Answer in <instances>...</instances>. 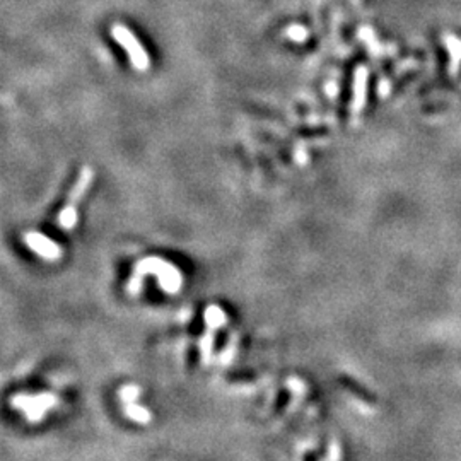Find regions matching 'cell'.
<instances>
[{"instance_id":"3957f363","label":"cell","mask_w":461,"mask_h":461,"mask_svg":"<svg viewBox=\"0 0 461 461\" xmlns=\"http://www.w3.org/2000/svg\"><path fill=\"white\" fill-rule=\"evenodd\" d=\"M24 243L28 245V248H31L34 253L40 255L41 258L48 260V262H55V260H58L62 256V248L41 233L31 231V233L24 234Z\"/></svg>"},{"instance_id":"8992f818","label":"cell","mask_w":461,"mask_h":461,"mask_svg":"<svg viewBox=\"0 0 461 461\" xmlns=\"http://www.w3.org/2000/svg\"><path fill=\"white\" fill-rule=\"evenodd\" d=\"M226 319L228 318H226L224 311L219 306H208L205 309V323H207V328H211V330H217V328L224 327Z\"/></svg>"},{"instance_id":"6da1fadb","label":"cell","mask_w":461,"mask_h":461,"mask_svg":"<svg viewBox=\"0 0 461 461\" xmlns=\"http://www.w3.org/2000/svg\"><path fill=\"white\" fill-rule=\"evenodd\" d=\"M145 273H152V275L157 277V282H159V287L166 290L168 294H176L181 289V273L174 265L169 262H164V260L156 258V256H149V258H144L142 262L135 267V275L142 277Z\"/></svg>"},{"instance_id":"9c48e42d","label":"cell","mask_w":461,"mask_h":461,"mask_svg":"<svg viewBox=\"0 0 461 461\" xmlns=\"http://www.w3.org/2000/svg\"><path fill=\"white\" fill-rule=\"evenodd\" d=\"M213 332L216 330H211V328H208L207 333L202 337V340H200V354H202V362H205V364L211 361V356H212Z\"/></svg>"},{"instance_id":"277c9868","label":"cell","mask_w":461,"mask_h":461,"mask_svg":"<svg viewBox=\"0 0 461 461\" xmlns=\"http://www.w3.org/2000/svg\"><path fill=\"white\" fill-rule=\"evenodd\" d=\"M115 36H117L120 45L127 48V53L130 57L132 63H134V67L139 68V70H145L149 65V58L142 46H140V43L132 36V33L125 28H115Z\"/></svg>"},{"instance_id":"30bf717a","label":"cell","mask_w":461,"mask_h":461,"mask_svg":"<svg viewBox=\"0 0 461 461\" xmlns=\"http://www.w3.org/2000/svg\"><path fill=\"white\" fill-rule=\"evenodd\" d=\"M139 395H140V390L137 386H134V384H128V386L120 390V398L125 401V403H134V401L139 398Z\"/></svg>"},{"instance_id":"ba28073f","label":"cell","mask_w":461,"mask_h":461,"mask_svg":"<svg viewBox=\"0 0 461 461\" xmlns=\"http://www.w3.org/2000/svg\"><path fill=\"white\" fill-rule=\"evenodd\" d=\"M58 224L67 231L74 228L77 224V208L70 207V205H65L58 213Z\"/></svg>"},{"instance_id":"7a4b0ae2","label":"cell","mask_w":461,"mask_h":461,"mask_svg":"<svg viewBox=\"0 0 461 461\" xmlns=\"http://www.w3.org/2000/svg\"><path fill=\"white\" fill-rule=\"evenodd\" d=\"M12 407L21 410L24 413L26 418H29L31 422H38L40 418L45 417V413L50 408H53V405L57 403V398L50 393H40V395H17L12 398Z\"/></svg>"},{"instance_id":"5b68a950","label":"cell","mask_w":461,"mask_h":461,"mask_svg":"<svg viewBox=\"0 0 461 461\" xmlns=\"http://www.w3.org/2000/svg\"><path fill=\"white\" fill-rule=\"evenodd\" d=\"M91 181H92V171L89 168H84L83 171H80V174H79V178H77L75 185L72 186L70 195H68L65 205H70V207H77V203H79L80 200H83V196H84L85 191H88V188H89V185H91Z\"/></svg>"},{"instance_id":"52a82bcc","label":"cell","mask_w":461,"mask_h":461,"mask_svg":"<svg viewBox=\"0 0 461 461\" xmlns=\"http://www.w3.org/2000/svg\"><path fill=\"white\" fill-rule=\"evenodd\" d=\"M125 413L127 417H130L134 422H139V424H147L152 417L147 408L140 407V405H135V403H127Z\"/></svg>"}]
</instances>
